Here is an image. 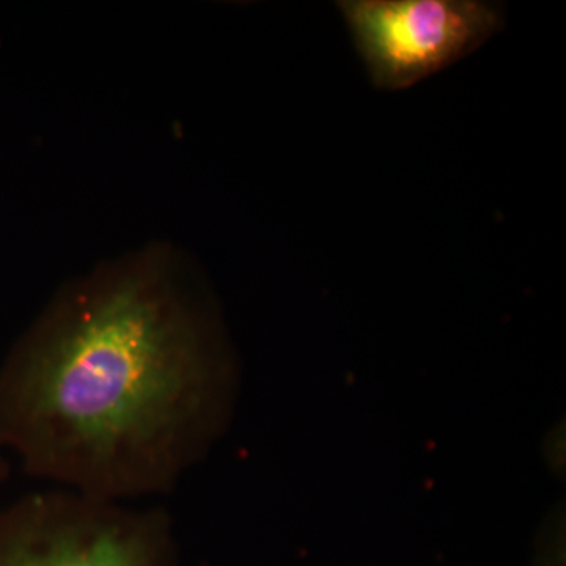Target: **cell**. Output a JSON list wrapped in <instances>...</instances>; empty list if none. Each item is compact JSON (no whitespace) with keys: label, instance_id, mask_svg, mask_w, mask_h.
Here are the masks:
<instances>
[{"label":"cell","instance_id":"cell-4","mask_svg":"<svg viewBox=\"0 0 566 566\" xmlns=\"http://www.w3.org/2000/svg\"><path fill=\"white\" fill-rule=\"evenodd\" d=\"M10 471L9 455L0 449V483H3L9 479Z\"/></svg>","mask_w":566,"mask_h":566},{"label":"cell","instance_id":"cell-2","mask_svg":"<svg viewBox=\"0 0 566 566\" xmlns=\"http://www.w3.org/2000/svg\"><path fill=\"white\" fill-rule=\"evenodd\" d=\"M170 513L52 488L0 509V566H181Z\"/></svg>","mask_w":566,"mask_h":566},{"label":"cell","instance_id":"cell-3","mask_svg":"<svg viewBox=\"0 0 566 566\" xmlns=\"http://www.w3.org/2000/svg\"><path fill=\"white\" fill-rule=\"evenodd\" d=\"M337 9L371 84L389 92L450 69L504 25L485 0H340Z\"/></svg>","mask_w":566,"mask_h":566},{"label":"cell","instance_id":"cell-1","mask_svg":"<svg viewBox=\"0 0 566 566\" xmlns=\"http://www.w3.org/2000/svg\"><path fill=\"white\" fill-rule=\"evenodd\" d=\"M238 367L218 307L169 249L63 286L0 367V449L54 488L172 493L223 434Z\"/></svg>","mask_w":566,"mask_h":566}]
</instances>
